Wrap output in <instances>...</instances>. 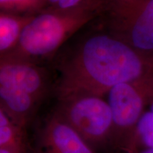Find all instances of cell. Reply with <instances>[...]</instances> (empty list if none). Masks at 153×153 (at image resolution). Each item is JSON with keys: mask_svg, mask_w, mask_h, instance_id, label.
Here are the masks:
<instances>
[{"mask_svg": "<svg viewBox=\"0 0 153 153\" xmlns=\"http://www.w3.org/2000/svg\"><path fill=\"white\" fill-rule=\"evenodd\" d=\"M149 106H150V111H151L153 112V101H152V103H151L150 105Z\"/></svg>", "mask_w": 153, "mask_h": 153, "instance_id": "obj_16", "label": "cell"}, {"mask_svg": "<svg viewBox=\"0 0 153 153\" xmlns=\"http://www.w3.org/2000/svg\"><path fill=\"white\" fill-rule=\"evenodd\" d=\"M0 85L22 89L39 102L45 95L47 85L45 73L36 63L9 57H1Z\"/></svg>", "mask_w": 153, "mask_h": 153, "instance_id": "obj_7", "label": "cell"}, {"mask_svg": "<svg viewBox=\"0 0 153 153\" xmlns=\"http://www.w3.org/2000/svg\"><path fill=\"white\" fill-rule=\"evenodd\" d=\"M115 127L114 152H126L135 126L153 101V74L120 84L108 93Z\"/></svg>", "mask_w": 153, "mask_h": 153, "instance_id": "obj_4", "label": "cell"}, {"mask_svg": "<svg viewBox=\"0 0 153 153\" xmlns=\"http://www.w3.org/2000/svg\"><path fill=\"white\" fill-rule=\"evenodd\" d=\"M39 101L30 94L11 86L0 85V108L23 128L26 129Z\"/></svg>", "mask_w": 153, "mask_h": 153, "instance_id": "obj_8", "label": "cell"}, {"mask_svg": "<svg viewBox=\"0 0 153 153\" xmlns=\"http://www.w3.org/2000/svg\"><path fill=\"white\" fill-rule=\"evenodd\" d=\"M0 153H22L18 151H15L10 149H5V148H0Z\"/></svg>", "mask_w": 153, "mask_h": 153, "instance_id": "obj_14", "label": "cell"}, {"mask_svg": "<svg viewBox=\"0 0 153 153\" xmlns=\"http://www.w3.org/2000/svg\"><path fill=\"white\" fill-rule=\"evenodd\" d=\"M33 16L11 14V13L1 11L0 14L1 57L11 53L16 47L23 30Z\"/></svg>", "mask_w": 153, "mask_h": 153, "instance_id": "obj_9", "label": "cell"}, {"mask_svg": "<svg viewBox=\"0 0 153 153\" xmlns=\"http://www.w3.org/2000/svg\"><path fill=\"white\" fill-rule=\"evenodd\" d=\"M0 148L28 153L26 129L17 125L0 108Z\"/></svg>", "mask_w": 153, "mask_h": 153, "instance_id": "obj_10", "label": "cell"}, {"mask_svg": "<svg viewBox=\"0 0 153 153\" xmlns=\"http://www.w3.org/2000/svg\"><path fill=\"white\" fill-rule=\"evenodd\" d=\"M37 147L39 153H99L55 111L40 130Z\"/></svg>", "mask_w": 153, "mask_h": 153, "instance_id": "obj_6", "label": "cell"}, {"mask_svg": "<svg viewBox=\"0 0 153 153\" xmlns=\"http://www.w3.org/2000/svg\"><path fill=\"white\" fill-rule=\"evenodd\" d=\"M109 9L110 33L153 57V0H115Z\"/></svg>", "mask_w": 153, "mask_h": 153, "instance_id": "obj_5", "label": "cell"}, {"mask_svg": "<svg viewBox=\"0 0 153 153\" xmlns=\"http://www.w3.org/2000/svg\"><path fill=\"white\" fill-rule=\"evenodd\" d=\"M148 148H153V112L150 110L140 118L124 153H137Z\"/></svg>", "mask_w": 153, "mask_h": 153, "instance_id": "obj_11", "label": "cell"}, {"mask_svg": "<svg viewBox=\"0 0 153 153\" xmlns=\"http://www.w3.org/2000/svg\"><path fill=\"white\" fill-rule=\"evenodd\" d=\"M125 1H128V0H125Z\"/></svg>", "mask_w": 153, "mask_h": 153, "instance_id": "obj_17", "label": "cell"}, {"mask_svg": "<svg viewBox=\"0 0 153 153\" xmlns=\"http://www.w3.org/2000/svg\"><path fill=\"white\" fill-rule=\"evenodd\" d=\"M153 74V57L112 34L83 41L60 66L55 91L62 99L78 95L104 97L116 85Z\"/></svg>", "mask_w": 153, "mask_h": 153, "instance_id": "obj_1", "label": "cell"}, {"mask_svg": "<svg viewBox=\"0 0 153 153\" xmlns=\"http://www.w3.org/2000/svg\"><path fill=\"white\" fill-rule=\"evenodd\" d=\"M113 153H124L121 152H114ZM137 153H153V148H148V149H145Z\"/></svg>", "mask_w": 153, "mask_h": 153, "instance_id": "obj_15", "label": "cell"}, {"mask_svg": "<svg viewBox=\"0 0 153 153\" xmlns=\"http://www.w3.org/2000/svg\"><path fill=\"white\" fill-rule=\"evenodd\" d=\"M59 1L60 0H46V3L48 5H49L52 8V9H53L56 7L57 3L59 2Z\"/></svg>", "mask_w": 153, "mask_h": 153, "instance_id": "obj_13", "label": "cell"}, {"mask_svg": "<svg viewBox=\"0 0 153 153\" xmlns=\"http://www.w3.org/2000/svg\"><path fill=\"white\" fill-rule=\"evenodd\" d=\"M90 10L43 11L34 15L23 30L18 45L1 57L34 62L53 55L69 38L94 18Z\"/></svg>", "mask_w": 153, "mask_h": 153, "instance_id": "obj_2", "label": "cell"}, {"mask_svg": "<svg viewBox=\"0 0 153 153\" xmlns=\"http://www.w3.org/2000/svg\"><path fill=\"white\" fill-rule=\"evenodd\" d=\"M55 112L97 152L114 151V116L103 97L78 95L59 99Z\"/></svg>", "mask_w": 153, "mask_h": 153, "instance_id": "obj_3", "label": "cell"}, {"mask_svg": "<svg viewBox=\"0 0 153 153\" xmlns=\"http://www.w3.org/2000/svg\"><path fill=\"white\" fill-rule=\"evenodd\" d=\"M47 5L46 0H0L1 11L33 16Z\"/></svg>", "mask_w": 153, "mask_h": 153, "instance_id": "obj_12", "label": "cell"}]
</instances>
